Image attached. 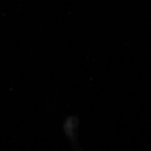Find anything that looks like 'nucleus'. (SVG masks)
Segmentation results:
<instances>
[]
</instances>
